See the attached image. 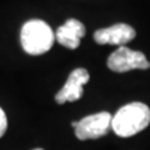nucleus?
<instances>
[{"mask_svg":"<svg viewBox=\"0 0 150 150\" xmlns=\"http://www.w3.org/2000/svg\"><path fill=\"white\" fill-rule=\"evenodd\" d=\"M150 124V109L146 104L134 101L121 106L111 119V130L121 138L143 131Z\"/></svg>","mask_w":150,"mask_h":150,"instance_id":"1","label":"nucleus"},{"mask_svg":"<svg viewBox=\"0 0 150 150\" xmlns=\"http://www.w3.org/2000/svg\"><path fill=\"white\" fill-rule=\"evenodd\" d=\"M20 41L25 53L30 55H41L51 49L55 41V34L45 21L33 19L23 25Z\"/></svg>","mask_w":150,"mask_h":150,"instance_id":"2","label":"nucleus"},{"mask_svg":"<svg viewBox=\"0 0 150 150\" xmlns=\"http://www.w3.org/2000/svg\"><path fill=\"white\" fill-rule=\"evenodd\" d=\"M111 119L112 116L108 111L88 115L78 120V125L74 128L75 135L79 140L99 139L111 130Z\"/></svg>","mask_w":150,"mask_h":150,"instance_id":"3","label":"nucleus"},{"mask_svg":"<svg viewBox=\"0 0 150 150\" xmlns=\"http://www.w3.org/2000/svg\"><path fill=\"white\" fill-rule=\"evenodd\" d=\"M108 68L115 73H125L133 69L146 70L150 68V63L142 51L131 50L126 46H119L108 58Z\"/></svg>","mask_w":150,"mask_h":150,"instance_id":"4","label":"nucleus"},{"mask_svg":"<svg viewBox=\"0 0 150 150\" xmlns=\"http://www.w3.org/2000/svg\"><path fill=\"white\" fill-rule=\"evenodd\" d=\"M89 73L86 69L84 68H78L74 69L70 73L67 83L64 84V86L56 93L55 100L58 104H64L68 101H76L83 96L84 89L83 86L89 81Z\"/></svg>","mask_w":150,"mask_h":150,"instance_id":"5","label":"nucleus"},{"mask_svg":"<svg viewBox=\"0 0 150 150\" xmlns=\"http://www.w3.org/2000/svg\"><path fill=\"white\" fill-rule=\"evenodd\" d=\"M137 35L134 28L128 24H115L109 28H104V29H99L94 33V40L100 45H119L124 46L131 41Z\"/></svg>","mask_w":150,"mask_h":150,"instance_id":"6","label":"nucleus"},{"mask_svg":"<svg viewBox=\"0 0 150 150\" xmlns=\"http://www.w3.org/2000/svg\"><path fill=\"white\" fill-rule=\"evenodd\" d=\"M86 29L81 21L76 19H68L55 33V40L68 49H76L80 45L81 38L85 35Z\"/></svg>","mask_w":150,"mask_h":150,"instance_id":"7","label":"nucleus"},{"mask_svg":"<svg viewBox=\"0 0 150 150\" xmlns=\"http://www.w3.org/2000/svg\"><path fill=\"white\" fill-rule=\"evenodd\" d=\"M8 129V119H6V114L1 108H0V138L5 134V131Z\"/></svg>","mask_w":150,"mask_h":150,"instance_id":"8","label":"nucleus"},{"mask_svg":"<svg viewBox=\"0 0 150 150\" xmlns=\"http://www.w3.org/2000/svg\"><path fill=\"white\" fill-rule=\"evenodd\" d=\"M33 150H44V149H41V148H36V149H33Z\"/></svg>","mask_w":150,"mask_h":150,"instance_id":"9","label":"nucleus"}]
</instances>
